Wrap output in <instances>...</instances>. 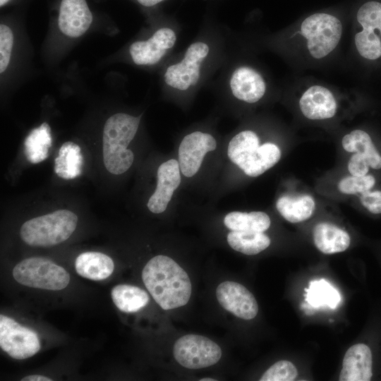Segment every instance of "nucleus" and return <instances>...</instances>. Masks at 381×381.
I'll use <instances>...</instances> for the list:
<instances>
[{
	"label": "nucleus",
	"mask_w": 381,
	"mask_h": 381,
	"mask_svg": "<svg viewBox=\"0 0 381 381\" xmlns=\"http://www.w3.org/2000/svg\"><path fill=\"white\" fill-rule=\"evenodd\" d=\"M142 279L153 299L164 310L183 306L190 298L192 286L187 272L167 255L151 258L143 270Z\"/></svg>",
	"instance_id": "obj_1"
},
{
	"label": "nucleus",
	"mask_w": 381,
	"mask_h": 381,
	"mask_svg": "<svg viewBox=\"0 0 381 381\" xmlns=\"http://www.w3.org/2000/svg\"><path fill=\"white\" fill-rule=\"evenodd\" d=\"M343 24L332 14L316 13L306 18L289 36L291 47L312 61L327 59L339 45Z\"/></svg>",
	"instance_id": "obj_2"
},
{
	"label": "nucleus",
	"mask_w": 381,
	"mask_h": 381,
	"mask_svg": "<svg viewBox=\"0 0 381 381\" xmlns=\"http://www.w3.org/2000/svg\"><path fill=\"white\" fill-rule=\"evenodd\" d=\"M140 117L117 113L106 121L102 138L103 161L109 173L123 174L132 165L134 155L127 147L138 131Z\"/></svg>",
	"instance_id": "obj_3"
},
{
	"label": "nucleus",
	"mask_w": 381,
	"mask_h": 381,
	"mask_svg": "<svg viewBox=\"0 0 381 381\" xmlns=\"http://www.w3.org/2000/svg\"><path fill=\"white\" fill-rule=\"evenodd\" d=\"M227 152L230 160L251 177L262 174L281 158V151L277 145L272 143L260 145L258 135L250 130L243 131L234 136Z\"/></svg>",
	"instance_id": "obj_4"
},
{
	"label": "nucleus",
	"mask_w": 381,
	"mask_h": 381,
	"mask_svg": "<svg viewBox=\"0 0 381 381\" xmlns=\"http://www.w3.org/2000/svg\"><path fill=\"white\" fill-rule=\"evenodd\" d=\"M77 223L74 212L59 210L26 221L20 227V236L29 246L49 247L66 241L75 230Z\"/></svg>",
	"instance_id": "obj_5"
},
{
	"label": "nucleus",
	"mask_w": 381,
	"mask_h": 381,
	"mask_svg": "<svg viewBox=\"0 0 381 381\" xmlns=\"http://www.w3.org/2000/svg\"><path fill=\"white\" fill-rule=\"evenodd\" d=\"M14 279L32 288L59 291L69 284L70 275L62 267L42 257L26 258L13 270Z\"/></svg>",
	"instance_id": "obj_6"
},
{
	"label": "nucleus",
	"mask_w": 381,
	"mask_h": 381,
	"mask_svg": "<svg viewBox=\"0 0 381 381\" xmlns=\"http://www.w3.org/2000/svg\"><path fill=\"white\" fill-rule=\"evenodd\" d=\"M220 346L210 339L189 334L179 338L173 348L176 361L183 367L200 369L215 365L222 357Z\"/></svg>",
	"instance_id": "obj_7"
},
{
	"label": "nucleus",
	"mask_w": 381,
	"mask_h": 381,
	"mask_svg": "<svg viewBox=\"0 0 381 381\" xmlns=\"http://www.w3.org/2000/svg\"><path fill=\"white\" fill-rule=\"evenodd\" d=\"M361 30L354 35L357 52L363 59L376 60L381 57V3L368 1L356 13Z\"/></svg>",
	"instance_id": "obj_8"
},
{
	"label": "nucleus",
	"mask_w": 381,
	"mask_h": 381,
	"mask_svg": "<svg viewBox=\"0 0 381 381\" xmlns=\"http://www.w3.org/2000/svg\"><path fill=\"white\" fill-rule=\"evenodd\" d=\"M209 52L210 47L204 42L190 44L183 59L166 69L164 75L165 83L179 91L194 87L200 78L201 67Z\"/></svg>",
	"instance_id": "obj_9"
},
{
	"label": "nucleus",
	"mask_w": 381,
	"mask_h": 381,
	"mask_svg": "<svg viewBox=\"0 0 381 381\" xmlns=\"http://www.w3.org/2000/svg\"><path fill=\"white\" fill-rule=\"evenodd\" d=\"M0 346L14 359L32 357L40 349L37 334L11 318L0 315Z\"/></svg>",
	"instance_id": "obj_10"
},
{
	"label": "nucleus",
	"mask_w": 381,
	"mask_h": 381,
	"mask_svg": "<svg viewBox=\"0 0 381 381\" xmlns=\"http://www.w3.org/2000/svg\"><path fill=\"white\" fill-rule=\"evenodd\" d=\"M216 296L222 308L241 319L252 320L258 313V305L253 294L238 282H222L216 289Z\"/></svg>",
	"instance_id": "obj_11"
},
{
	"label": "nucleus",
	"mask_w": 381,
	"mask_h": 381,
	"mask_svg": "<svg viewBox=\"0 0 381 381\" xmlns=\"http://www.w3.org/2000/svg\"><path fill=\"white\" fill-rule=\"evenodd\" d=\"M216 147V140L209 133L195 131L186 135L179 147L181 173L186 177L194 176L198 171L205 155Z\"/></svg>",
	"instance_id": "obj_12"
},
{
	"label": "nucleus",
	"mask_w": 381,
	"mask_h": 381,
	"mask_svg": "<svg viewBox=\"0 0 381 381\" xmlns=\"http://www.w3.org/2000/svg\"><path fill=\"white\" fill-rule=\"evenodd\" d=\"M298 107L308 119L320 121L331 119L338 109V101L334 92L328 87L314 84L301 93Z\"/></svg>",
	"instance_id": "obj_13"
},
{
	"label": "nucleus",
	"mask_w": 381,
	"mask_h": 381,
	"mask_svg": "<svg viewBox=\"0 0 381 381\" xmlns=\"http://www.w3.org/2000/svg\"><path fill=\"white\" fill-rule=\"evenodd\" d=\"M177 36L176 32L167 27L156 30L149 39L131 44L129 53L137 65L157 64L173 48Z\"/></svg>",
	"instance_id": "obj_14"
},
{
	"label": "nucleus",
	"mask_w": 381,
	"mask_h": 381,
	"mask_svg": "<svg viewBox=\"0 0 381 381\" xmlns=\"http://www.w3.org/2000/svg\"><path fill=\"white\" fill-rule=\"evenodd\" d=\"M375 355L370 344H353L344 356L339 380L370 381L375 376Z\"/></svg>",
	"instance_id": "obj_15"
},
{
	"label": "nucleus",
	"mask_w": 381,
	"mask_h": 381,
	"mask_svg": "<svg viewBox=\"0 0 381 381\" xmlns=\"http://www.w3.org/2000/svg\"><path fill=\"white\" fill-rule=\"evenodd\" d=\"M229 87L234 97L248 104L260 101L267 91L263 76L249 66H240L232 72Z\"/></svg>",
	"instance_id": "obj_16"
},
{
	"label": "nucleus",
	"mask_w": 381,
	"mask_h": 381,
	"mask_svg": "<svg viewBox=\"0 0 381 381\" xmlns=\"http://www.w3.org/2000/svg\"><path fill=\"white\" fill-rule=\"evenodd\" d=\"M180 170L179 162L174 159L159 167L157 187L147 202L150 211L155 214L165 211L175 190L180 185Z\"/></svg>",
	"instance_id": "obj_17"
},
{
	"label": "nucleus",
	"mask_w": 381,
	"mask_h": 381,
	"mask_svg": "<svg viewBox=\"0 0 381 381\" xmlns=\"http://www.w3.org/2000/svg\"><path fill=\"white\" fill-rule=\"evenodd\" d=\"M92 14L85 0H61L58 25L71 37L83 35L92 22Z\"/></svg>",
	"instance_id": "obj_18"
},
{
	"label": "nucleus",
	"mask_w": 381,
	"mask_h": 381,
	"mask_svg": "<svg viewBox=\"0 0 381 381\" xmlns=\"http://www.w3.org/2000/svg\"><path fill=\"white\" fill-rule=\"evenodd\" d=\"M313 238L316 248L327 255L344 252L351 244L349 234L329 222L317 224L313 229Z\"/></svg>",
	"instance_id": "obj_19"
},
{
	"label": "nucleus",
	"mask_w": 381,
	"mask_h": 381,
	"mask_svg": "<svg viewBox=\"0 0 381 381\" xmlns=\"http://www.w3.org/2000/svg\"><path fill=\"white\" fill-rule=\"evenodd\" d=\"M77 273L91 280L99 281L108 278L113 272L114 264L107 255L99 252H85L75 259Z\"/></svg>",
	"instance_id": "obj_20"
},
{
	"label": "nucleus",
	"mask_w": 381,
	"mask_h": 381,
	"mask_svg": "<svg viewBox=\"0 0 381 381\" xmlns=\"http://www.w3.org/2000/svg\"><path fill=\"white\" fill-rule=\"evenodd\" d=\"M344 150L349 152L359 153L368 160L371 169H381V153L366 131L355 129L344 135L341 140Z\"/></svg>",
	"instance_id": "obj_21"
},
{
	"label": "nucleus",
	"mask_w": 381,
	"mask_h": 381,
	"mask_svg": "<svg viewBox=\"0 0 381 381\" xmlns=\"http://www.w3.org/2000/svg\"><path fill=\"white\" fill-rule=\"evenodd\" d=\"M276 207L286 221L298 223L312 216L315 209V202L310 195L306 194L295 197L283 195L277 200Z\"/></svg>",
	"instance_id": "obj_22"
},
{
	"label": "nucleus",
	"mask_w": 381,
	"mask_h": 381,
	"mask_svg": "<svg viewBox=\"0 0 381 381\" xmlns=\"http://www.w3.org/2000/svg\"><path fill=\"white\" fill-rule=\"evenodd\" d=\"M83 157L80 146L73 142L64 143L54 159V171L64 179H73L82 173Z\"/></svg>",
	"instance_id": "obj_23"
},
{
	"label": "nucleus",
	"mask_w": 381,
	"mask_h": 381,
	"mask_svg": "<svg viewBox=\"0 0 381 381\" xmlns=\"http://www.w3.org/2000/svg\"><path fill=\"white\" fill-rule=\"evenodd\" d=\"M52 138L49 125L44 122L31 131L24 141V153L32 164L40 163L49 156Z\"/></svg>",
	"instance_id": "obj_24"
},
{
	"label": "nucleus",
	"mask_w": 381,
	"mask_h": 381,
	"mask_svg": "<svg viewBox=\"0 0 381 381\" xmlns=\"http://www.w3.org/2000/svg\"><path fill=\"white\" fill-rule=\"evenodd\" d=\"M111 296L117 308L124 313L137 312L149 302V296L145 290L129 284L114 286Z\"/></svg>",
	"instance_id": "obj_25"
},
{
	"label": "nucleus",
	"mask_w": 381,
	"mask_h": 381,
	"mask_svg": "<svg viewBox=\"0 0 381 381\" xmlns=\"http://www.w3.org/2000/svg\"><path fill=\"white\" fill-rule=\"evenodd\" d=\"M229 245L245 255H256L270 245V238L263 232L232 231L227 235Z\"/></svg>",
	"instance_id": "obj_26"
},
{
	"label": "nucleus",
	"mask_w": 381,
	"mask_h": 381,
	"mask_svg": "<svg viewBox=\"0 0 381 381\" xmlns=\"http://www.w3.org/2000/svg\"><path fill=\"white\" fill-rule=\"evenodd\" d=\"M224 223L232 231L264 232L270 226L271 221L263 212H231L225 216Z\"/></svg>",
	"instance_id": "obj_27"
},
{
	"label": "nucleus",
	"mask_w": 381,
	"mask_h": 381,
	"mask_svg": "<svg viewBox=\"0 0 381 381\" xmlns=\"http://www.w3.org/2000/svg\"><path fill=\"white\" fill-rule=\"evenodd\" d=\"M306 291V301L313 308L327 306L335 308L341 300L338 291L322 279L311 281Z\"/></svg>",
	"instance_id": "obj_28"
},
{
	"label": "nucleus",
	"mask_w": 381,
	"mask_h": 381,
	"mask_svg": "<svg viewBox=\"0 0 381 381\" xmlns=\"http://www.w3.org/2000/svg\"><path fill=\"white\" fill-rule=\"evenodd\" d=\"M377 179L373 174H368L363 176H349L343 178L338 183L339 190L346 195L362 194L374 189Z\"/></svg>",
	"instance_id": "obj_29"
},
{
	"label": "nucleus",
	"mask_w": 381,
	"mask_h": 381,
	"mask_svg": "<svg viewBox=\"0 0 381 381\" xmlns=\"http://www.w3.org/2000/svg\"><path fill=\"white\" fill-rule=\"evenodd\" d=\"M295 365L289 361H279L261 376L260 381H292L297 377Z\"/></svg>",
	"instance_id": "obj_30"
},
{
	"label": "nucleus",
	"mask_w": 381,
	"mask_h": 381,
	"mask_svg": "<svg viewBox=\"0 0 381 381\" xmlns=\"http://www.w3.org/2000/svg\"><path fill=\"white\" fill-rule=\"evenodd\" d=\"M13 44V35L11 28L4 25H0V72L3 73L10 61Z\"/></svg>",
	"instance_id": "obj_31"
},
{
	"label": "nucleus",
	"mask_w": 381,
	"mask_h": 381,
	"mask_svg": "<svg viewBox=\"0 0 381 381\" xmlns=\"http://www.w3.org/2000/svg\"><path fill=\"white\" fill-rule=\"evenodd\" d=\"M359 202L372 214H381V189H372L359 195Z\"/></svg>",
	"instance_id": "obj_32"
},
{
	"label": "nucleus",
	"mask_w": 381,
	"mask_h": 381,
	"mask_svg": "<svg viewBox=\"0 0 381 381\" xmlns=\"http://www.w3.org/2000/svg\"><path fill=\"white\" fill-rule=\"evenodd\" d=\"M370 167L367 159L359 153H353L348 162L349 173L356 176H363L369 173Z\"/></svg>",
	"instance_id": "obj_33"
},
{
	"label": "nucleus",
	"mask_w": 381,
	"mask_h": 381,
	"mask_svg": "<svg viewBox=\"0 0 381 381\" xmlns=\"http://www.w3.org/2000/svg\"><path fill=\"white\" fill-rule=\"evenodd\" d=\"M52 379L41 375H28L21 379V381H52Z\"/></svg>",
	"instance_id": "obj_34"
},
{
	"label": "nucleus",
	"mask_w": 381,
	"mask_h": 381,
	"mask_svg": "<svg viewBox=\"0 0 381 381\" xmlns=\"http://www.w3.org/2000/svg\"><path fill=\"white\" fill-rule=\"evenodd\" d=\"M162 1L164 0H137L140 4L146 7L153 6Z\"/></svg>",
	"instance_id": "obj_35"
},
{
	"label": "nucleus",
	"mask_w": 381,
	"mask_h": 381,
	"mask_svg": "<svg viewBox=\"0 0 381 381\" xmlns=\"http://www.w3.org/2000/svg\"><path fill=\"white\" fill-rule=\"evenodd\" d=\"M11 0H0V6L2 7L7 4Z\"/></svg>",
	"instance_id": "obj_36"
},
{
	"label": "nucleus",
	"mask_w": 381,
	"mask_h": 381,
	"mask_svg": "<svg viewBox=\"0 0 381 381\" xmlns=\"http://www.w3.org/2000/svg\"><path fill=\"white\" fill-rule=\"evenodd\" d=\"M200 381H214L216 380L214 379H212V378H209V377H206V378H202V379H200Z\"/></svg>",
	"instance_id": "obj_37"
}]
</instances>
